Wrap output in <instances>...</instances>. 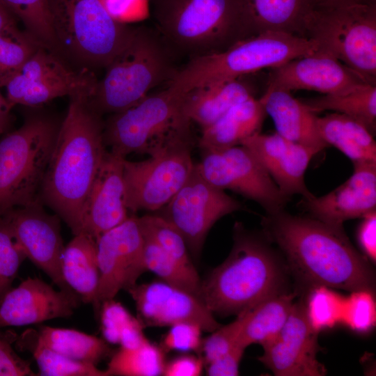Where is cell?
I'll list each match as a JSON object with an SVG mask.
<instances>
[{
  "mask_svg": "<svg viewBox=\"0 0 376 376\" xmlns=\"http://www.w3.org/2000/svg\"><path fill=\"white\" fill-rule=\"evenodd\" d=\"M260 99L279 134L318 152L329 146L319 134L316 113L290 92L266 91Z\"/></svg>",
  "mask_w": 376,
  "mask_h": 376,
  "instance_id": "cb8c5ba5",
  "label": "cell"
},
{
  "mask_svg": "<svg viewBox=\"0 0 376 376\" xmlns=\"http://www.w3.org/2000/svg\"><path fill=\"white\" fill-rule=\"evenodd\" d=\"M307 38L363 81L376 85V3H320L308 24Z\"/></svg>",
  "mask_w": 376,
  "mask_h": 376,
  "instance_id": "30bf717a",
  "label": "cell"
},
{
  "mask_svg": "<svg viewBox=\"0 0 376 376\" xmlns=\"http://www.w3.org/2000/svg\"><path fill=\"white\" fill-rule=\"evenodd\" d=\"M267 116L260 98L252 97L234 106L212 125L201 129L198 146L203 149H220L241 145L260 132Z\"/></svg>",
  "mask_w": 376,
  "mask_h": 376,
  "instance_id": "4316f807",
  "label": "cell"
},
{
  "mask_svg": "<svg viewBox=\"0 0 376 376\" xmlns=\"http://www.w3.org/2000/svg\"><path fill=\"white\" fill-rule=\"evenodd\" d=\"M0 2L41 46L56 53L47 0H0Z\"/></svg>",
  "mask_w": 376,
  "mask_h": 376,
  "instance_id": "d590c367",
  "label": "cell"
},
{
  "mask_svg": "<svg viewBox=\"0 0 376 376\" xmlns=\"http://www.w3.org/2000/svg\"><path fill=\"white\" fill-rule=\"evenodd\" d=\"M357 237L365 256L372 262L376 260V211L361 218Z\"/></svg>",
  "mask_w": 376,
  "mask_h": 376,
  "instance_id": "c3c4849f",
  "label": "cell"
},
{
  "mask_svg": "<svg viewBox=\"0 0 376 376\" xmlns=\"http://www.w3.org/2000/svg\"><path fill=\"white\" fill-rule=\"evenodd\" d=\"M25 258L8 221L4 216H0V304L11 289L18 269Z\"/></svg>",
  "mask_w": 376,
  "mask_h": 376,
  "instance_id": "60d3db41",
  "label": "cell"
},
{
  "mask_svg": "<svg viewBox=\"0 0 376 376\" xmlns=\"http://www.w3.org/2000/svg\"><path fill=\"white\" fill-rule=\"evenodd\" d=\"M244 320V313L226 325H221L210 332V335L203 339L201 352L205 365L228 353L238 343Z\"/></svg>",
  "mask_w": 376,
  "mask_h": 376,
  "instance_id": "7bdbcfd3",
  "label": "cell"
},
{
  "mask_svg": "<svg viewBox=\"0 0 376 376\" xmlns=\"http://www.w3.org/2000/svg\"><path fill=\"white\" fill-rule=\"evenodd\" d=\"M241 145L247 148L263 166L281 192L291 198L299 194L307 198L313 194L304 180L313 157L319 152L279 134H254Z\"/></svg>",
  "mask_w": 376,
  "mask_h": 376,
  "instance_id": "44dd1931",
  "label": "cell"
},
{
  "mask_svg": "<svg viewBox=\"0 0 376 376\" xmlns=\"http://www.w3.org/2000/svg\"><path fill=\"white\" fill-rule=\"evenodd\" d=\"M40 46L18 26L0 31V88Z\"/></svg>",
  "mask_w": 376,
  "mask_h": 376,
  "instance_id": "8d00e7d4",
  "label": "cell"
},
{
  "mask_svg": "<svg viewBox=\"0 0 376 376\" xmlns=\"http://www.w3.org/2000/svg\"><path fill=\"white\" fill-rule=\"evenodd\" d=\"M354 171L328 194L304 198L301 206L310 217L336 226L376 211V162L353 163Z\"/></svg>",
  "mask_w": 376,
  "mask_h": 376,
  "instance_id": "d6986e66",
  "label": "cell"
},
{
  "mask_svg": "<svg viewBox=\"0 0 376 376\" xmlns=\"http://www.w3.org/2000/svg\"><path fill=\"white\" fill-rule=\"evenodd\" d=\"M142 233L152 239L166 253L191 272H197L187 252V246L178 230L160 215L138 217Z\"/></svg>",
  "mask_w": 376,
  "mask_h": 376,
  "instance_id": "74e56055",
  "label": "cell"
},
{
  "mask_svg": "<svg viewBox=\"0 0 376 376\" xmlns=\"http://www.w3.org/2000/svg\"><path fill=\"white\" fill-rule=\"evenodd\" d=\"M125 159L107 150L86 197L81 232L95 240L130 216L125 197Z\"/></svg>",
  "mask_w": 376,
  "mask_h": 376,
  "instance_id": "603a6c76",
  "label": "cell"
},
{
  "mask_svg": "<svg viewBox=\"0 0 376 376\" xmlns=\"http://www.w3.org/2000/svg\"><path fill=\"white\" fill-rule=\"evenodd\" d=\"M42 204L40 200L13 208L3 216L26 258L42 269L60 290L75 293L65 283L61 273L65 246L61 233V219L56 214L47 212Z\"/></svg>",
  "mask_w": 376,
  "mask_h": 376,
  "instance_id": "2e32d148",
  "label": "cell"
},
{
  "mask_svg": "<svg viewBox=\"0 0 376 376\" xmlns=\"http://www.w3.org/2000/svg\"><path fill=\"white\" fill-rule=\"evenodd\" d=\"M321 3H327V4H337L345 2H348L354 0H320Z\"/></svg>",
  "mask_w": 376,
  "mask_h": 376,
  "instance_id": "816d5d0a",
  "label": "cell"
},
{
  "mask_svg": "<svg viewBox=\"0 0 376 376\" xmlns=\"http://www.w3.org/2000/svg\"><path fill=\"white\" fill-rule=\"evenodd\" d=\"M175 56L157 31L138 26L131 40L104 68L103 77L87 98L88 104L102 116L134 105L170 81L178 69Z\"/></svg>",
  "mask_w": 376,
  "mask_h": 376,
  "instance_id": "5b68a950",
  "label": "cell"
},
{
  "mask_svg": "<svg viewBox=\"0 0 376 376\" xmlns=\"http://www.w3.org/2000/svg\"><path fill=\"white\" fill-rule=\"evenodd\" d=\"M317 50V45L308 38L266 31L243 39L222 52L189 58L178 68L167 86L187 93L205 84L278 67Z\"/></svg>",
  "mask_w": 376,
  "mask_h": 376,
  "instance_id": "ba28073f",
  "label": "cell"
},
{
  "mask_svg": "<svg viewBox=\"0 0 376 376\" xmlns=\"http://www.w3.org/2000/svg\"><path fill=\"white\" fill-rule=\"evenodd\" d=\"M78 297L75 293L56 290L39 278L29 277L3 298L0 329L69 318L77 306Z\"/></svg>",
  "mask_w": 376,
  "mask_h": 376,
  "instance_id": "7402d4cb",
  "label": "cell"
},
{
  "mask_svg": "<svg viewBox=\"0 0 376 376\" xmlns=\"http://www.w3.org/2000/svg\"><path fill=\"white\" fill-rule=\"evenodd\" d=\"M362 82L365 81L334 56L317 50L272 68L266 91L304 89L333 94Z\"/></svg>",
  "mask_w": 376,
  "mask_h": 376,
  "instance_id": "ffe728a7",
  "label": "cell"
},
{
  "mask_svg": "<svg viewBox=\"0 0 376 376\" xmlns=\"http://www.w3.org/2000/svg\"><path fill=\"white\" fill-rule=\"evenodd\" d=\"M41 376H108L96 365L68 358L36 339L31 349Z\"/></svg>",
  "mask_w": 376,
  "mask_h": 376,
  "instance_id": "f35d334b",
  "label": "cell"
},
{
  "mask_svg": "<svg viewBox=\"0 0 376 376\" xmlns=\"http://www.w3.org/2000/svg\"><path fill=\"white\" fill-rule=\"evenodd\" d=\"M204 366L202 356L182 354L166 361L162 375L198 376L201 375Z\"/></svg>",
  "mask_w": 376,
  "mask_h": 376,
  "instance_id": "7dc6e473",
  "label": "cell"
},
{
  "mask_svg": "<svg viewBox=\"0 0 376 376\" xmlns=\"http://www.w3.org/2000/svg\"><path fill=\"white\" fill-rule=\"evenodd\" d=\"M306 306L313 327L320 331L341 320L344 298L324 286L310 289Z\"/></svg>",
  "mask_w": 376,
  "mask_h": 376,
  "instance_id": "ab89813d",
  "label": "cell"
},
{
  "mask_svg": "<svg viewBox=\"0 0 376 376\" xmlns=\"http://www.w3.org/2000/svg\"><path fill=\"white\" fill-rule=\"evenodd\" d=\"M127 291L145 328L189 322L212 332L221 325L198 296L164 281L136 284Z\"/></svg>",
  "mask_w": 376,
  "mask_h": 376,
  "instance_id": "ac0fdd59",
  "label": "cell"
},
{
  "mask_svg": "<svg viewBox=\"0 0 376 376\" xmlns=\"http://www.w3.org/2000/svg\"><path fill=\"white\" fill-rule=\"evenodd\" d=\"M246 347L239 343L228 353L210 362L207 366V375L210 376H236Z\"/></svg>",
  "mask_w": 376,
  "mask_h": 376,
  "instance_id": "bcb514c9",
  "label": "cell"
},
{
  "mask_svg": "<svg viewBox=\"0 0 376 376\" xmlns=\"http://www.w3.org/2000/svg\"><path fill=\"white\" fill-rule=\"evenodd\" d=\"M65 283L84 303L95 306L100 282L96 240L81 232L65 246L61 260Z\"/></svg>",
  "mask_w": 376,
  "mask_h": 376,
  "instance_id": "83f0119b",
  "label": "cell"
},
{
  "mask_svg": "<svg viewBox=\"0 0 376 376\" xmlns=\"http://www.w3.org/2000/svg\"><path fill=\"white\" fill-rule=\"evenodd\" d=\"M36 338L45 346L68 358L95 365L111 351L106 340L72 329L44 326Z\"/></svg>",
  "mask_w": 376,
  "mask_h": 376,
  "instance_id": "1f68e13d",
  "label": "cell"
},
{
  "mask_svg": "<svg viewBox=\"0 0 376 376\" xmlns=\"http://www.w3.org/2000/svg\"><path fill=\"white\" fill-rule=\"evenodd\" d=\"M301 100L315 113L329 110L345 115L375 134L376 85L362 82L347 91Z\"/></svg>",
  "mask_w": 376,
  "mask_h": 376,
  "instance_id": "4dcf8cb0",
  "label": "cell"
},
{
  "mask_svg": "<svg viewBox=\"0 0 376 376\" xmlns=\"http://www.w3.org/2000/svg\"><path fill=\"white\" fill-rule=\"evenodd\" d=\"M47 3L56 54L80 68H105L138 27L115 18L102 0H47Z\"/></svg>",
  "mask_w": 376,
  "mask_h": 376,
  "instance_id": "8992f818",
  "label": "cell"
},
{
  "mask_svg": "<svg viewBox=\"0 0 376 376\" xmlns=\"http://www.w3.org/2000/svg\"><path fill=\"white\" fill-rule=\"evenodd\" d=\"M318 331L308 319L305 299L294 302L279 334L262 346L258 360L276 376H322L324 366L318 360Z\"/></svg>",
  "mask_w": 376,
  "mask_h": 376,
  "instance_id": "e0dca14e",
  "label": "cell"
},
{
  "mask_svg": "<svg viewBox=\"0 0 376 376\" xmlns=\"http://www.w3.org/2000/svg\"><path fill=\"white\" fill-rule=\"evenodd\" d=\"M95 240L100 282L94 308L99 311L102 302L114 299L120 290L136 285L138 279L147 271L144 237L138 217L130 215Z\"/></svg>",
  "mask_w": 376,
  "mask_h": 376,
  "instance_id": "9a60e30c",
  "label": "cell"
},
{
  "mask_svg": "<svg viewBox=\"0 0 376 376\" xmlns=\"http://www.w3.org/2000/svg\"><path fill=\"white\" fill-rule=\"evenodd\" d=\"M143 237V260L146 271L152 272L162 281L198 297L201 281L198 272L187 269L152 239L144 235Z\"/></svg>",
  "mask_w": 376,
  "mask_h": 376,
  "instance_id": "e575fe53",
  "label": "cell"
},
{
  "mask_svg": "<svg viewBox=\"0 0 376 376\" xmlns=\"http://www.w3.org/2000/svg\"><path fill=\"white\" fill-rule=\"evenodd\" d=\"M61 121L47 112L33 111L20 127L0 139V216L40 201Z\"/></svg>",
  "mask_w": 376,
  "mask_h": 376,
  "instance_id": "9c48e42d",
  "label": "cell"
},
{
  "mask_svg": "<svg viewBox=\"0 0 376 376\" xmlns=\"http://www.w3.org/2000/svg\"><path fill=\"white\" fill-rule=\"evenodd\" d=\"M99 312L101 331L107 343L134 347L147 340L143 333L145 327L138 318L114 299L102 302Z\"/></svg>",
  "mask_w": 376,
  "mask_h": 376,
  "instance_id": "836d02e7",
  "label": "cell"
},
{
  "mask_svg": "<svg viewBox=\"0 0 376 376\" xmlns=\"http://www.w3.org/2000/svg\"><path fill=\"white\" fill-rule=\"evenodd\" d=\"M17 26L15 16L0 2V31Z\"/></svg>",
  "mask_w": 376,
  "mask_h": 376,
  "instance_id": "f907efd6",
  "label": "cell"
},
{
  "mask_svg": "<svg viewBox=\"0 0 376 376\" xmlns=\"http://www.w3.org/2000/svg\"><path fill=\"white\" fill-rule=\"evenodd\" d=\"M195 166L210 184L255 201L267 214L285 209L290 200L253 154L242 145L203 149L201 160Z\"/></svg>",
  "mask_w": 376,
  "mask_h": 376,
  "instance_id": "4fadbf2b",
  "label": "cell"
},
{
  "mask_svg": "<svg viewBox=\"0 0 376 376\" xmlns=\"http://www.w3.org/2000/svg\"><path fill=\"white\" fill-rule=\"evenodd\" d=\"M261 224L265 237L278 246L290 271L309 290L324 286L373 292V269L352 245L343 226L285 209L266 213Z\"/></svg>",
  "mask_w": 376,
  "mask_h": 376,
  "instance_id": "6da1fadb",
  "label": "cell"
},
{
  "mask_svg": "<svg viewBox=\"0 0 376 376\" xmlns=\"http://www.w3.org/2000/svg\"><path fill=\"white\" fill-rule=\"evenodd\" d=\"M185 93L167 87L104 120V144L126 158L131 153L151 156L172 146L194 141L191 121L182 113Z\"/></svg>",
  "mask_w": 376,
  "mask_h": 376,
  "instance_id": "52a82bcc",
  "label": "cell"
},
{
  "mask_svg": "<svg viewBox=\"0 0 376 376\" xmlns=\"http://www.w3.org/2000/svg\"><path fill=\"white\" fill-rule=\"evenodd\" d=\"M242 208L240 201L207 182L194 164L189 178L159 215L178 230L188 249L198 256L213 225Z\"/></svg>",
  "mask_w": 376,
  "mask_h": 376,
  "instance_id": "5bb4252c",
  "label": "cell"
},
{
  "mask_svg": "<svg viewBox=\"0 0 376 376\" xmlns=\"http://www.w3.org/2000/svg\"><path fill=\"white\" fill-rule=\"evenodd\" d=\"M316 123L323 141L341 151L352 163L376 162L373 135L361 123L335 112L317 116Z\"/></svg>",
  "mask_w": 376,
  "mask_h": 376,
  "instance_id": "f546056e",
  "label": "cell"
},
{
  "mask_svg": "<svg viewBox=\"0 0 376 376\" xmlns=\"http://www.w3.org/2000/svg\"><path fill=\"white\" fill-rule=\"evenodd\" d=\"M97 79L90 70H75L52 51L40 46L1 88L14 107H38L63 96L90 97Z\"/></svg>",
  "mask_w": 376,
  "mask_h": 376,
  "instance_id": "8fae6325",
  "label": "cell"
},
{
  "mask_svg": "<svg viewBox=\"0 0 376 376\" xmlns=\"http://www.w3.org/2000/svg\"><path fill=\"white\" fill-rule=\"evenodd\" d=\"M165 352L160 346L146 340L134 347H122L111 357L105 370L107 375H162Z\"/></svg>",
  "mask_w": 376,
  "mask_h": 376,
  "instance_id": "d6a6232c",
  "label": "cell"
},
{
  "mask_svg": "<svg viewBox=\"0 0 376 376\" xmlns=\"http://www.w3.org/2000/svg\"><path fill=\"white\" fill-rule=\"evenodd\" d=\"M13 334L8 331L0 336V376L37 375L28 361L20 358L13 350L11 343Z\"/></svg>",
  "mask_w": 376,
  "mask_h": 376,
  "instance_id": "f6af8a7d",
  "label": "cell"
},
{
  "mask_svg": "<svg viewBox=\"0 0 376 376\" xmlns=\"http://www.w3.org/2000/svg\"><path fill=\"white\" fill-rule=\"evenodd\" d=\"M157 30L175 55L222 52L251 36L240 0H151Z\"/></svg>",
  "mask_w": 376,
  "mask_h": 376,
  "instance_id": "277c9868",
  "label": "cell"
},
{
  "mask_svg": "<svg viewBox=\"0 0 376 376\" xmlns=\"http://www.w3.org/2000/svg\"><path fill=\"white\" fill-rule=\"evenodd\" d=\"M296 295L284 290L243 311L244 320L238 343L246 348L256 343L263 346L272 340L286 322Z\"/></svg>",
  "mask_w": 376,
  "mask_h": 376,
  "instance_id": "f1b7e54d",
  "label": "cell"
},
{
  "mask_svg": "<svg viewBox=\"0 0 376 376\" xmlns=\"http://www.w3.org/2000/svg\"><path fill=\"white\" fill-rule=\"evenodd\" d=\"M10 105L6 96H3L0 90V136L6 132L12 123Z\"/></svg>",
  "mask_w": 376,
  "mask_h": 376,
  "instance_id": "681fc988",
  "label": "cell"
},
{
  "mask_svg": "<svg viewBox=\"0 0 376 376\" xmlns=\"http://www.w3.org/2000/svg\"><path fill=\"white\" fill-rule=\"evenodd\" d=\"M375 320V304L373 292H352L344 299L341 322L352 329L366 331L373 327Z\"/></svg>",
  "mask_w": 376,
  "mask_h": 376,
  "instance_id": "b9f144b4",
  "label": "cell"
},
{
  "mask_svg": "<svg viewBox=\"0 0 376 376\" xmlns=\"http://www.w3.org/2000/svg\"><path fill=\"white\" fill-rule=\"evenodd\" d=\"M87 98L70 97L39 192L74 235L82 231L84 205L107 151L102 116Z\"/></svg>",
  "mask_w": 376,
  "mask_h": 376,
  "instance_id": "7a4b0ae2",
  "label": "cell"
},
{
  "mask_svg": "<svg viewBox=\"0 0 376 376\" xmlns=\"http://www.w3.org/2000/svg\"><path fill=\"white\" fill-rule=\"evenodd\" d=\"M268 240L236 222L227 258L201 281L198 297L214 314L237 315L285 290V272Z\"/></svg>",
  "mask_w": 376,
  "mask_h": 376,
  "instance_id": "3957f363",
  "label": "cell"
},
{
  "mask_svg": "<svg viewBox=\"0 0 376 376\" xmlns=\"http://www.w3.org/2000/svg\"><path fill=\"white\" fill-rule=\"evenodd\" d=\"M244 77L205 84L187 91L183 99V114L201 129L212 125L234 106L255 97L252 86Z\"/></svg>",
  "mask_w": 376,
  "mask_h": 376,
  "instance_id": "484cf974",
  "label": "cell"
},
{
  "mask_svg": "<svg viewBox=\"0 0 376 376\" xmlns=\"http://www.w3.org/2000/svg\"><path fill=\"white\" fill-rule=\"evenodd\" d=\"M251 33H285L306 38L309 19L320 0H240Z\"/></svg>",
  "mask_w": 376,
  "mask_h": 376,
  "instance_id": "d4e9b609",
  "label": "cell"
},
{
  "mask_svg": "<svg viewBox=\"0 0 376 376\" xmlns=\"http://www.w3.org/2000/svg\"><path fill=\"white\" fill-rule=\"evenodd\" d=\"M194 141L178 143L143 161H123L125 197L129 212L156 211L164 207L191 175Z\"/></svg>",
  "mask_w": 376,
  "mask_h": 376,
  "instance_id": "7c38bea8",
  "label": "cell"
},
{
  "mask_svg": "<svg viewBox=\"0 0 376 376\" xmlns=\"http://www.w3.org/2000/svg\"><path fill=\"white\" fill-rule=\"evenodd\" d=\"M203 329L197 324L181 322L170 326L164 336L161 347L164 352L182 351L201 352Z\"/></svg>",
  "mask_w": 376,
  "mask_h": 376,
  "instance_id": "ee69618b",
  "label": "cell"
},
{
  "mask_svg": "<svg viewBox=\"0 0 376 376\" xmlns=\"http://www.w3.org/2000/svg\"><path fill=\"white\" fill-rule=\"evenodd\" d=\"M363 1L376 3V0H363Z\"/></svg>",
  "mask_w": 376,
  "mask_h": 376,
  "instance_id": "f5cc1de1",
  "label": "cell"
}]
</instances>
